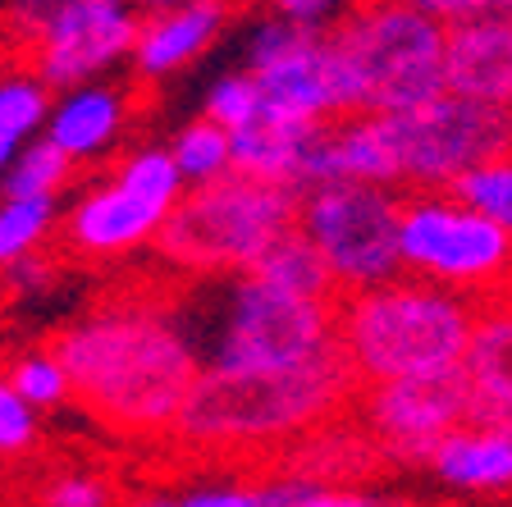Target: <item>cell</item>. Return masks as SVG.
Masks as SVG:
<instances>
[{"instance_id":"1","label":"cell","mask_w":512,"mask_h":507,"mask_svg":"<svg viewBox=\"0 0 512 507\" xmlns=\"http://www.w3.org/2000/svg\"><path fill=\"white\" fill-rule=\"evenodd\" d=\"M69 389L119 430L174 425L202 375L188 334L156 307H106L64 329L55 343Z\"/></svg>"},{"instance_id":"2","label":"cell","mask_w":512,"mask_h":507,"mask_svg":"<svg viewBox=\"0 0 512 507\" xmlns=\"http://www.w3.org/2000/svg\"><path fill=\"white\" fill-rule=\"evenodd\" d=\"M357 389L339 343L284 370H215L192 380L174 434L197 448H256L330 421Z\"/></svg>"},{"instance_id":"3","label":"cell","mask_w":512,"mask_h":507,"mask_svg":"<svg viewBox=\"0 0 512 507\" xmlns=\"http://www.w3.org/2000/svg\"><path fill=\"white\" fill-rule=\"evenodd\" d=\"M476 302L435 284H380L334 302L339 343L357 384H389L462 366Z\"/></svg>"},{"instance_id":"4","label":"cell","mask_w":512,"mask_h":507,"mask_svg":"<svg viewBox=\"0 0 512 507\" xmlns=\"http://www.w3.org/2000/svg\"><path fill=\"white\" fill-rule=\"evenodd\" d=\"M339 101L348 115H403L444 96V23L394 5L352 0V10L325 32Z\"/></svg>"},{"instance_id":"5","label":"cell","mask_w":512,"mask_h":507,"mask_svg":"<svg viewBox=\"0 0 512 507\" xmlns=\"http://www.w3.org/2000/svg\"><path fill=\"white\" fill-rule=\"evenodd\" d=\"M302 197L307 192L224 174L215 183L183 192L151 243L179 270H197V275L238 270V275H247L279 233L298 224Z\"/></svg>"},{"instance_id":"6","label":"cell","mask_w":512,"mask_h":507,"mask_svg":"<svg viewBox=\"0 0 512 507\" xmlns=\"http://www.w3.org/2000/svg\"><path fill=\"white\" fill-rule=\"evenodd\" d=\"M389 151L394 183L439 188L494 160H512V110L462 96H435L403 115H371Z\"/></svg>"},{"instance_id":"7","label":"cell","mask_w":512,"mask_h":507,"mask_svg":"<svg viewBox=\"0 0 512 507\" xmlns=\"http://www.w3.org/2000/svg\"><path fill=\"white\" fill-rule=\"evenodd\" d=\"M398 211L403 197L375 183H325L302 197L298 224L316 243L339 297L398 279Z\"/></svg>"},{"instance_id":"8","label":"cell","mask_w":512,"mask_h":507,"mask_svg":"<svg viewBox=\"0 0 512 507\" xmlns=\"http://www.w3.org/2000/svg\"><path fill=\"white\" fill-rule=\"evenodd\" d=\"M398 256L421 279H435L448 293H480L512 275V233L471 206L439 197H403L398 211Z\"/></svg>"},{"instance_id":"9","label":"cell","mask_w":512,"mask_h":507,"mask_svg":"<svg viewBox=\"0 0 512 507\" xmlns=\"http://www.w3.org/2000/svg\"><path fill=\"white\" fill-rule=\"evenodd\" d=\"M334 348V302L293 297L243 275L215 343V370H284Z\"/></svg>"},{"instance_id":"10","label":"cell","mask_w":512,"mask_h":507,"mask_svg":"<svg viewBox=\"0 0 512 507\" xmlns=\"http://www.w3.org/2000/svg\"><path fill=\"white\" fill-rule=\"evenodd\" d=\"M183 197V174L174 169L170 151H138L119 165L110 183L87 192L69 220H64V247L78 256H124L156 238L165 215Z\"/></svg>"},{"instance_id":"11","label":"cell","mask_w":512,"mask_h":507,"mask_svg":"<svg viewBox=\"0 0 512 507\" xmlns=\"http://www.w3.org/2000/svg\"><path fill=\"white\" fill-rule=\"evenodd\" d=\"M142 23L124 0H60L32 32V64L42 87H87V78L133 51Z\"/></svg>"},{"instance_id":"12","label":"cell","mask_w":512,"mask_h":507,"mask_svg":"<svg viewBox=\"0 0 512 507\" xmlns=\"http://www.w3.org/2000/svg\"><path fill=\"white\" fill-rule=\"evenodd\" d=\"M366 421L398 457L430 462L439 439L467 425L471 412V384L462 366L435 370V375H412V380L371 384L362 398Z\"/></svg>"},{"instance_id":"13","label":"cell","mask_w":512,"mask_h":507,"mask_svg":"<svg viewBox=\"0 0 512 507\" xmlns=\"http://www.w3.org/2000/svg\"><path fill=\"white\" fill-rule=\"evenodd\" d=\"M444 92L512 110V14L444 28Z\"/></svg>"},{"instance_id":"14","label":"cell","mask_w":512,"mask_h":507,"mask_svg":"<svg viewBox=\"0 0 512 507\" xmlns=\"http://www.w3.org/2000/svg\"><path fill=\"white\" fill-rule=\"evenodd\" d=\"M462 375L471 384V430H494L512 421V297L476 307V325L462 352Z\"/></svg>"},{"instance_id":"15","label":"cell","mask_w":512,"mask_h":507,"mask_svg":"<svg viewBox=\"0 0 512 507\" xmlns=\"http://www.w3.org/2000/svg\"><path fill=\"white\" fill-rule=\"evenodd\" d=\"M320 124H325V119H320ZM320 124L261 110L256 124L229 133V165H234L238 179H256V183H275V188L302 192V165H307L311 138H316Z\"/></svg>"},{"instance_id":"16","label":"cell","mask_w":512,"mask_h":507,"mask_svg":"<svg viewBox=\"0 0 512 507\" xmlns=\"http://www.w3.org/2000/svg\"><path fill=\"white\" fill-rule=\"evenodd\" d=\"M224 23L220 0H192L183 10H165L151 14L138 28V42H133V64H138L142 78H165L183 64H192L206 46L215 42V32Z\"/></svg>"},{"instance_id":"17","label":"cell","mask_w":512,"mask_h":507,"mask_svg":"<svg viewBox=\"0 0 512 507\" xmlns=\"http://www.w3.org/2000/svg\"><path fill=\"white\" fill-rule=\"evenodd\" d=\"M124 124V96L115 87H74L46 115V142L69 160H87L106 151Z\"/></svg>"},{"instance_id":"18","label":"cell","mask_w":512,"mask_h":507,"mask_svg":"<svg viewBox=\"0 0 512 507\" xmlns=\"http://www.w3.org/2000/svg\"><path fill=\"white\" fill-rule=\"evenodd\" d=\"M430 466L458 489H503L512 485V439L503 430H453L439 439Z\"/></svg>"},{"instance_id":"19","label":"cell","mask_w":512,"mask_h":507,"mask_svg":"<svg viewBox=\"0 0 512 507\" xmlns=\"http://www.w3.org/2000/svg\"><path fill=\"white\" fill-rule=\"evenodd\" d=\"M247 275L261 279V284H270V288H279V293L311 297V302H339V288H334L330 270H325V261H320L316 243L302 233V224H293V229L279 233Z\"/></svg>"},{"instance_id":"20","label":"cell","mask_w":512,"mask_h":507,"mask_svg":"<svg viewBox=\"0 0 512 507\" xmlns=\"http://www.w3.org/2000/svg\"><path fill=\"white\" fill-rule=\"evenodd\" d=\"M170 160L183 174V183H192V188L234 174V165H229V133L220 124H211V119H192L179 138H174Z\"/></svg>"},{"instance_id":"21","label":"cell","mask_w":512,"mask_h":507,"mask_svg":"<svg viewBox=\"0 0 512 507\" xmlns=\"http://www.w3.org/2000/svg\"><path fill=\"white\" fill-rule=\"evenodd\" d=\"M69 165H74V160L60 156L46 138L23 147L19 156L10 160V169L0 174L5 201H46V197L55 201V192L64 188V179H69Z\"/></svg>"},{"instance_id":"22","label":"cell","mask_w":512,"mask_h":507,"mask_svg":"<svg viewBox=\"0 0 512 507\" xmlns=\"http://www.w3.org/2000/svg\"><path fill=\"white\" fill-rule=\"evenodd\" d=\"M46 115H51V101H46L42 83H32V78L0 83V174L23 151V138H28L32 128H42Z\"/></svg>"},{"instance_id":"23","label":"cell","mask_w":512,"mask_h":507,"mask_svg":"<svg viewBox=\"0 0 512 507\" xmlns=\"http://www.w3.org/2000/svg\"><path fill=\"white\" fill-rule=\"evenodd\" d=\"M55 229V201H0V270L37 256Z\"/></svg>"},{"instance_id":"24","label":"cell","mask_w":512,"mask_h":507,"mask_svg":"<svg viewBox=\"0 0 512 507\" xmlns=\"http://www.w3.org/2000/svg\"><path fill=\"white\" fill-rule=\"evenodd\" d=\"M444 192L453 201H462V206H471L476 215L494 220L499 229L512 233V160H494V165L471 169V174H462V179L448 183Z\"/></svg>"},{"instance_id":"25","label":"cell","mask_w":512,"mask_h":507,"mask_svg":"<svg viewBox=\"0 0 512 507\" xmlns=\"http://www.w3.org/2000/svg\"><path fill=\"white\" fill-rule=\"evenodd\" d=\"M10 389L28 402L32 412H37V407H55V402H64L69 393H74V389H69V375H64V366H60V357H55V352H28V357L14 361Z\"/></svg>"},{"instance_id":"26","label":"cell","mask_w":512,"mask_h":507,"mask_svg":"<svg viewBox=\"0 0 512 507\" xmlns=\"http://www.w3.org/2000/svg\"><path fill=\"white\" fill-rule=\"evenodd\" d=\"M261 110H266V101H261L256 78L252 74H229V78H220V83L211 87L202 119L220 124L224 133H238V128L256 124V119H261Z\"/></svg>"},{"instance_id":"27","label":"cell","mask_w":512,"mask_h":507,"mask_svg":"<svg viewBox=\"0 0 512 507\" xmlns=\"http://www.w3.org/2000/svg\"><path fill=\"white\" fill-rule=\"evenodd\" d=\"M37 439V412L10 389V380H0V453H19Z\"/></svg>"},{"instance_id":"28","label":"cell","mask_w":512,"mask_h":507,"mask_svg":"<svg viewBox=\"0 0 512 507\" xmlns=\"http://www.w3.org/2000/svg\"><path fill=\"white\" fill-rule=\"evenodd\" d=\"M394 5H407V10L426 14V19L444 23H467V19H485V14H512V0H394Z\"/></svg>"},{"instance_id":"29","label":"cell","mask_w":512,"mask_h":507,"mask_svg":"<svg viewBox=\"0 0 512 507\" xmlns=\"http://www.w3.org/2000/svg\"><path fill=\"white\" fill-rule=\"evenodd\" d=\"M138 507H261V489H192L179 498H142Z\"/></svg>"},{"instance_id":"30","label":"cell","mask_w":512,"mask_h":507,"mask_svg":"<svg viewBox=\"0 0 512 507\" xmlns=\"http://www.w3.org/2000/svg\"><path fill=\"white\" fill-rule=\"evenodd\" d=\"M46 507H106V489L87 476L55 480V485L46 489Z\"/></svg>"},{"instance_id":"31","label":"cell","mask_w":512,"mask_h":507,"mask_svg":"<svg viewBox=\"0 0 512 507\" xmlns=\"http://www.w3.org/2000/svg\"><path fill=\"white\" fill-rule=\"evenodd\" d=\"M270 5L284 14V23H298V28H311L330 10H339V0H270Z\"/></svg>"},{"instance_id":"32","label":"cell","mask_w":512,"mask_h":507,"mask_svg":"<svg viewBox=\"0 0 512 507\" xmlns=\"http://www.w3.org/2000/svg\"><path fill=\"white\" fill-rule=\"evenodd\" d=\"M302 507H366V494H352V489H320L311 485Z\"/></svg>"},{"instance_id":"33","label":"cell","mask_w":512,"mask_h":507,"mask_svg":"<svg viewBox=\"0 0 512 507\" xmlns=\"http://www.w3.org/2000/svg\"><path fill=\"white\" fill-rule=\"evenodd\" d=\"M142 10H151V14H165V10H183V5H192V0H138Z\"/></svg>"},{"instance_id":"34","label":"cell","mask_w":512,"mask_h":507,"mask_svg":"<svg viewBox=\"0 0 512 507\" xmlns=\"http://www.w3.org/2000/svg\"><path fill=\"white\" fill-rule=\"evenodd\" d=\"M366 507H407V503H398V498H371V494H366Z\"/></svg>"}]
</instances>
